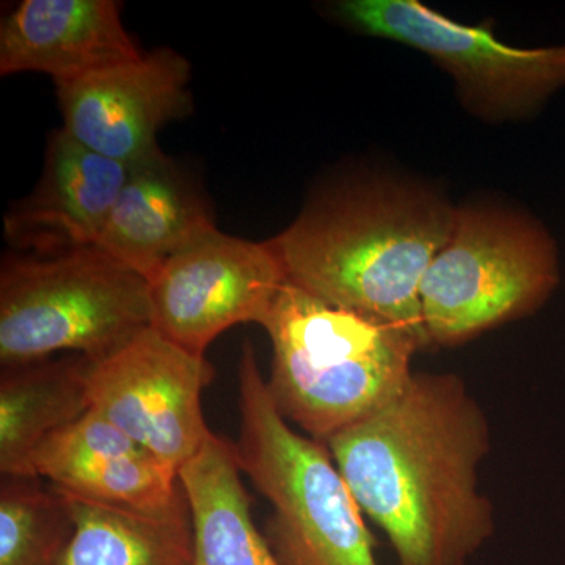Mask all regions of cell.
<instances>
[{
  "instance_id": "cell-1",
  "label": "cell",
  "mask_w": 565,
  "mask_h": 565,
  "mask_svg": "<svg viewBox=\"0 0 565 565\" xmlns=\"http://www.w3.org/2000/svg\"><path fill=\"white\" fill-rule=\"evenodd\" d=\"M326 446L399 565H467L492 539L493 505L479 486L492 430L460 375L414 373Z\"/></svg>"
},
{
  "instance_id": "cell-2",
  "label": "cell",
  "mask_w": 565,
  "mask_h": 565,
  "mask_svg": "<svg viewBox=\"0 0 565 565\" xmlns=\"http://www.w3.org/2000/svg\"><path fill=\"white\" fill-rule=\"evenodd\" d=\"M456 214L446 196L419 182L355 178L313 196L269 243L291 285L399 327L426 349L419 289Z\"/></svg>"
},
{
  "instance_id": "cell-3",
  "label": "cell",
  "mask_w": 565,
  "mask_h": 565,
  "mask_svg": "<svg viewBox=\"0 0 565 565\" xmlns=\"http://www.w3.org/2000/svg\"><path fill=\"white\" fill-rule=\"evenodd\" d=\"M273 344L267 390L307 437L327 441L377 411L415 371L411 333L282 285L262 323Z\"/></svg>"
},
{
  "instance_id": "cell-4",
  "label": "cell",
  "mask_w": 565,
  "mask_h": 565,
  "mask_svg": "<svg viewBox=\"0 0 565 565\" xmlns=\"http://www.w3.org/2000/svg\"><path fill=\"white\" fill-rule=\"evenodd\" d=\"M241 471L273 508L264 537L280 565H381L362 509L326 445L275 407L252 343L239 362Z\"/></svg>"
},
{
  "instance_id": "cell-5",
  "label": "cell",
  "mask_w": 565,
  "mask_h": 565,
  "mask_svg": "<svg viewBox=\"0 0 565 565\" xmlns=\"http://www.w3.org/2000/svg\"><path fill=\"white\" fill-rule=\"evenodd\" d=\"M150 327V282L99 247L3 258L2 367L62 352L96 362Z\"/></svg>"
},
{
  "instance_id": "cell-6",
  "label": "cell",
  "mask_w": 565,
  "mask_h": 565,
  "mask_svg": "<svg viewBox=\"0 0 565 565\" xmlns=\"http://www.w3.org/2000/svg\"><path fill=\"white\" fill-rule=\"evenodd\" d=\"M559 282L555 237L533 215L492 203L457 207L419 289L424 330L430 345L455 348L541 310Z\"/></svg>"
},
{
  "instance_id": "cell-7",
  "label": "cell",
  "mask_w": 565,
  "mask_h": 565,
  "mask_svg": "<svg viewBox=\"0 0 565 565\" xmlns=\"http://www.w3.org/2000/svg\"><path fill=\"white\" fill-rule=\"evenodd\" d=\"M332 10L353 32L426 54L479 120H527L565 88V44L512 46L489 22L462 24L418 0H343Z\"/></svg>"
},
{
  "instance_id": "cell-8",
  "label": "cell",
  "mask_w": 565,
  "mask_h": 565,
  "mask_svg": "<svg viewBox=\"0 0 565 565\" xmlns=\"http://www.w3.org/2000/svg\"><path fill=\"white\" fill-rule=\"evenodd\" d=\"M214 373L206 356L150 327L110 355L90 360V407L180 475L214 435L202 408Z\"/></svg>"
},
{
  "instance_id": "cell-9",
  "label": "cell",
  "mask_w": 565,
  "mask_h": 565,
  "mask_svg": "<svg viewBox=\"0 0 565 565\" xmlns=\"http://www.w3.org/2000/svg\"><path fill=\"white\" fill-rule=\"evenodd\" d=\"M288 281L269 241L252 243L212 226L151 278V327L195 355L237 323H259Z\"/></svg>"
},
{
  "instance_id": "cell-10",
  "label": "cell",
  "mask_w": 565,
  "mask_h": 565,
  "mask_svg": "<svg viewBox=\"0 0 565 565\" xmlns=\"http://www.w3.org/2000/svg\"><path fill=\"white\" fill-rule=\"evenodd\" d=\"M191 65L159 47L137 61L55 84L63 131L104 158L132 167L161 151L158 134L192 111Z\"/></svg>"
},
{
  "instance_id": "cell-11",
  "label": "cell",
  "mask_w": 565,
  "mask_h": 565,
  "mask_svg": "<svg viewBox=\"0 0 565 565\" xmlns=\"http://www.w3.org/2000/svg\"><path fill=\"white\" fill-rule=\"evenodd\" d=\"M129 170L58 129L47 143L39 184L6 215V239L39 256L96 247Z\"/></svg>"
},
{
  "instance_id": "cell-12",
  "label": "cell",
  "mask_w": 565,
  "mask_h": 565,
  "mask_svg": "<svg viewBox=\"0 0 565 565\" xmlns=\"http://www.w3.org/2000/svg\"><path fill=\"white\" fill-rule=\"evenodd\" d=\"M33 468L62 493L122 511L162 514L182 498L173 467L92 408L40 446Z\"/></svg>"
},
{
  "instance_id": "cell-13",
  "label": "cell",
  "mask_w": 565,
  "mask_h": 565,
  "mask_svg": "<svg viewBox=\"0 0 565 565\" xmlns=\"http://www.w3.org/2000/svg\"><path fill=\"white\" fill-rule=\"evenodd\" d=\"M143 55L115 0H24L0 25V74L65 84Z\"/></svg>"
},
{
  "instance_id": "cell-14",
  "label": "cell",
  "mask_w": 565,
  "mask_h": 565,
  "mask_svg": "<svg viewBox=\"0 0 565 565\" xmlns=\"http://www.w3.org/2000/svg\"><path fill=\"white\" fill-rule=\"evenodd\" d=\"M212 226L206 196L159 151L129 170L96 247L150 281L174 253Z\"/></svg>"
},
{
  "instance_id": "cell-15",
  "label": "cell",
  "mask_w": 565,
  "mask_h": 565,
  "mask_svg": "<svg viewBox=\"0 0 565 565\" xmlns=\"http://www.w3.org/2000/svg\"><path fill=\"white\" fill-rule=\"evenodd\" d=\"M88 364L90 360L74 355L2 367V478H39L33 457L40 446L90 411Z\"/></svg>"
},
{
  "instance_id": "cell-16",
  "label": "cell",
  "mask_w": 565,
  "mask_h": 565,
  "mask_svg": "<svg viewBox=\"0 0 565 565\" xmlns=\"http://www.w3.org/2000/svg\"><path fill=\"white\" fill-rule=\"evenodd\" d=\"M236 449L212 435L180 470L191 511L193 565H280L252 516Z\"/></svg>"
},
{
  "instance_id": "cell-17",
  "label": "cell",
  "mask_w": 565,
  "mask_h": 565,
  "mask_svg": "<svg viewBox=\"0 0 565 565\" xmlns=\"http://www.w3.org/2000/svg\"><path fill=\"white\" fill-rule=\"evenodd\" d=\"M66 497L73 504L74 533L57 565H193L184 492L172 509L154 515Z\"/></svg>"
},
{
  "instance_id": "cell-18",
  "label": "cell",
  "mask_w": 565,
  "mask_h": 565,
  "mask_svg": "<svg viewBox=\"0 0 565 565\" xmlns=\"http://www.w3.org/2000/svg\"><path fill=\"white\" fill-rule=\"evenodd\" d=\"M74 533L73 504L40 478H2L0 565H57Z\"/></svg>"
}]
</instances>
